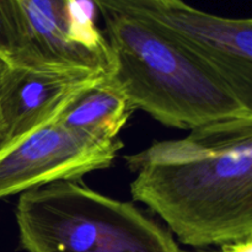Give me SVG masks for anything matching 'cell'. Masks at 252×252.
Returning a JSON list of instances; mask_svg holds the SVG:
<instances>
[{
    "label": "cell",
    "mask_w": 252,
    "mask_h": 252,
    "mask_svg": "<svg viewBox=\"0 0 252 252\" xmlns=\"http://www.w3.org/2000/svg\"><path fill=\"white\" fill-rule=\"evenodd\" d=\"M98 11L112 57L108 76L135 110L186 130L252 117V107L231 84L176 39L137 17L102 7Z\"/></svg>",
    "instance_id": "7a4b0ae2"
},
{
    "label": "cell",
    "mask_w": 252,
    "mask_h": 252,
    "mask_svg": "<svg viewBox=\"0 0 252 252\" xmlns=\"http://www.w3.org/2000/svg\"><path fill=\"white\" fill-rule=\"evenodd\" d=\"M212 252H252V239H248L238 243H231L221 245L220 249Z\"/></svg>",
    "instance_id": "8fae6325"
},
{
    "label": "cell",
    "mask_w": 252,
    "mask_h": 252,
    "mask_svg": "<svg viewBox=\"0 0 252 252\" xmlns=\"http://www.w3.org/2000/svg\"><path fill=\"white\" fill-rule=\"evenodd\" d=\"M137 17L208 62L252 107V21L201 11L182 0H91Z\"/></svg>",
    "instance_id": "277c9868"
},
{
    "label": "cell",
    "mask_w": 252,
    "mask_h": 252,
    "mask_svg": "<svg viewBox=\"0 0 252 252\" xmlns=\"http://www.w3.org/2000/svg\"><path fill=\"white\" fill-rule=\"evenodd\" d=\"M135 108L110 76L74 98L57 117L61 125L98 142L118 139Z\"/></svg>",
    "instance_id": "ba28073f"
},
{
    "label": "cell",
    "mask_w": 252,
    "mask_h": 252,
    "mask_svg": "<svg viewBox=\"0 0 252 252\" xmlns=\"http://www.w3.org/2000/svg\"><path fill=\"white\" fill-rule=\"evenodd\" d=\"M122 148L120 139H90L56 117L0 152V199L107 169Z\"/></svg>",
    "instance_id": "5b68a950"
},
{
    "label": "cell",
    "mask_w": 252,
    "mask_h": 252,
    "mask_svg": "<svg viewBox=\"0 0 252 252\" xmlns=\"http://www.w3.org/2000/svg\"><path fill=\"white\" fill-rule=\"evenodd\" d=\"M15 217L27 252H181L170 231L134 204L78 181L24 192Z\"/></svg>",
    "instance_id": "3957f363"
},
{
    "label": "cell",
    "mask_w": 252,
    "mask_h": 252,
    "mask_svg": "<svg viewBox=\"0 0 252 252\" xmlns=\"http://www.w3.org/2000/svg\"><path fill=\"white\" fill-rule=\"evenodd\" d=\"M130 193L182 244L252 239V117L220 121L125 157Z\"/></svg>",
    "instance_id": "6da1fadb"
},
{
    "label": "cell",
    "mask_w": 252,
    "mask_h": 252,
    "mask_svg": "<svg viewBox=\"0 0 252 252\" xmlns=\"http://www.w3.org/2000/svg\"><path fill=\"white\" fill-rule=\"evenodd\" d=\"M19 2L33 48L44 68H80L110 75L112 57L107 39L78 0Z\"/></svg>",
    "instance_id": "8992f818"
},
{
    "label": "cell",
    "mask_w": 252,
    "mask_h": 252,
    "mask_svg": "<svg viewBox=\"0 0 252 252\" xmlns=\"http://www.w3.org/2000/svg\"><path fill=\"white\" fill-rule=\"evenodd\" d=\"M0 58L24 69H47L32 44L19 0H0Z\"/></svg>",
    "instance_id": "9c48e42d"
},
{
    "label": "cell",
    "mask_w": 252,
    "mask_h": 252,
    "mask_svg": "<svg viewBox=\"0 0 252 252\" xmlns=\"http://www.w3.org/2000/svg\"><path fill=\"white\" fill-rule=\"evenodd\" d=\"M16 66H12L6 61L0 58V140H1V106L4 96L9 90L15 75H16Z\"/></svg>",
    "instance_id": "30bf717a"
},
{
    "label": "cell",
    "mask_w": 252,
    "mask_h": 252,
    "mask_svg": "<svg viewBox=\"0 0 252 252\" xmlns=\"http://www.w3.org/2000/svg\"><path fill=\"white\" fill-rule=\"evenodd\" d=\"M106 76L80 68H17L2 100L0 152L58 117L74 98Z\"/></svg>",
    "instance_id": "52a82bcc"
}]
</instances>
